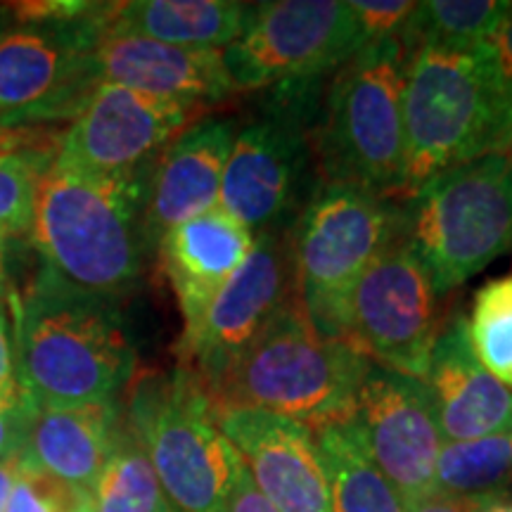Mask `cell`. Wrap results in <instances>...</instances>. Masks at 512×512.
Here are the masks:
<instances>
[{"mask_svg":"<svg viewBox=\"0 0 512 512\" xmlns=\"http://www.w3.org/2000/svg\"><path fill=\"white\" fill-rule=\"evenodd\" d=\"M252 3L238 0H131L107 10L105 34H131L190 50H226L238 41Z\"/></svg>","mask_w":512,"mask_h":512,"instance_id":"cell-22","label":"cell"},{"mask_svg":"<svg viewBox=\"0 0 512 512\" xmlns=\"http://www.w3.org/2000/svg\"><path fill=\"white\" fill-rule=\"evenodd\" d=\"M441 320L437 287L401 235L356 283L342 339L377 366L422 380Z\"/></svg>","mask_w":512,"mask_h":512,"instance_id":"cell-12","label":"cell"},{"mask_svg":"<svg viewBox=\"0 0 512 512\" xmlns=\"http://www.w3.org/2000/svg\"><path fill=\"white\" fill-rule=\"evenodd\" d=\"M347 427L403 501L432 494L444 439L420 380L368 361Z\"/></svg>","mask_w":512,"mask_h":512,"instance_id":"cell-14","label":"cell"},{"mask_svg":"<svg viewBox=\"0 0 512 512\" xmlns=\"http://www.w3.org/2000/svg\"><path fill=\"white\" fill-rule=\"evenodd\" d=\"M128 418L176 512H226L245 463L190 370L143 377Z\"/></svg>","mask_w":512,"mask_h":512,"instance_id":"cell-9","label":"cell"},{"mask_svg":"<svg viewBox=\"0 0 512 512\" xmlns=\"http://www.w3.org/2000/svg\"><path fill=\"white\" fill-rule=\"evenodd\" d=\"M29 406L24 399L17 377V354H15V330H12L10 313L0 297V408H22Z\"/></svg>","mask_w":512,"mask_h":512,"instance_id":"cell-32","label":"cell"},{"mask_svg":"<svg viewBox=\"0 0 512 512\" xmlns=\"http://www.w3.org/2000/svg\"><path fill=\"white\" fill-rule=\"evenodd\" d=\"M501 152H503L505 157H508V162H510V171H512V114H510V121H508V131H505V138H503Z\"/></svg>","mask_w":512,"mask_h":512,"instance_id":"cell-39","label":"cell"},{"mask_svg":"<svg viewBox=\"0 0 512 512\" xmlns=\"http://www.w3.org/2000/svg\"><path fill=\"white\" fill-rule=\"evenodd\" d=\"M150 171L93 174L53 157L36 188L29 238L46 275L67 290L117 304L138 285Z\"/></svg>","mask_w":512,"mask_h":512,"instance_id":"cell-1","label":"cell"},{"mask_svg":"<svg viewBox=\"0 0 512 512\" xmlns=\"http://www.w3.org/2000/svg\"><path fill=\"white\" fill-rule=\"evenodd\" d=\"M508 121L479 48L413 50L403 83V200L451 166L501 152Z\"/></svg>","mask_w":512,"mask_h":512,"instance_id":"cell-5","label":"cell"},{"mask_svg":"<svg viewBox=\"0 0 512 512\" xmlns=\"http://www.w3.org/2000/svg\"><path fill=\"white\" fill-rule=\"evenodd\" d=\"M510 8V0H425L401 31L408 53L422 46L477 48Z\"/></svg>","mask_w":512,"mask_h":512,"instance_id":"cell-25","label":"cell"},{"mask_svg":"<svg viewBox=\"0 0 512 512\" xmlns=\"http://www.w3.org/2000/svg\"><path fill=\"white\" fill-rule=\"evenodd\" d=\"M366 46L354 12L342 0L252 3L245 29L223 50L235 93L266 91L283 81L325 79Z\"/></svg>","mask_w":512,"mask_h":512,"instance_id":"cell-11","label":"cell"},{"mask_svg":"<svg viewBox=\"0 0 512 512\" xmlns=\"http://www.w3.org/2000/svg\"><path fill=\"white\" fill-rule=\"evenodd\" d=\"M486 67H489L491 79L498 91V98L503 100L508 117L512 114V0L505 17L498 22V27L491 31L489 38L479 43Z\"/></svg>","mask_w":512,"mask_h":512,"instance_id":"cell-31","label":"cell"},{"mask_svg":"<svg viewBox=\"0 0 512 512\" xmlns=\"http://www.w3.org/2000/svg\"><path fill=\"white\" fill-rule=\"evenodd\" d=\"M254 233L221 207L171 228L159 240L162 266L183 313V337L200 325L223 285L245 264Z\"/></svg>","mask_w":512,"mask_h":512,"instance_id":"cell-20","label":"cell"},{"mask_svg":"<svg viewBox=\"0 0 512 512\" xmlns=\"http://www.w3.org/2000/svg\"><path fill=\"white\" fill-rule=\"evenodd\" d=\"M408 57L401 36H389L366 43L337 69L313 128L318 181L356 185L403 200Z\"/></svg>","mask_w":512,"mask_h":512,"instance_id":"cell-4","label":"cell"},{"mask_svg":"<svg viewBox=\"0 0 512 512\" xmlns=\"http://www.w3.org/2000/svg\"><path fill=\"white\" fill-rule=\"evenodd\" d=\"M8 254L10 249L0 245V297H3L5 287H8Z\"/></svg>","mask_w":512,"mask_h":512,"instance_id":"cell-38","label":"cell"},{"mask_svg":"<svg viewBox=\"0 0 512 512\" xmlns=\"http://www.w3.org/2000/svg\"><path fill=\"white\" fill-rule=\"evenodd\" d=\"M328 470L332 512H408V503L363 451L347 425L316 430Z\"/></svg>","mask_w":512,"mask_h":512,"instance_id":"cell-23","label":"cell"},{"mask_svg":"<svg viewBox=\"0 0 512 512\" xmlns=\"http://www.w3.org/2000/svg\"><path fill=\"white\" fill-rule=\"evenodd\" d=\"M403 238L439 297L458 290L512 247V171L489 152L430 178L401 200Z\"/></svg>","mask_w":512,"mask_h":512,"instance_id":"cell-7","label":"cell"},{"mask_svg":"<svg viewBox=\"0 0 512 512\" xmlns=\"http://www.w3.org/2000/svg\"><path fill=\"white\" fill-rule=\"evenodd\" d=\"M261 496L278 512H332L328 470L316 434L264 411L214 413Z\"/></svg>","mask_w":512,"mask_h":512,"instance_id":"cell-16","label":"cell"},{"mask_svg":"<svg viewBox=\"0 0 512 512\" xmlns=\"http://www.w3.org/2000/svg\"><path fill=\"white\" fill-rule=\"evenodd\" d=\"M100 83L209 107L233 98L223 50H190L131 34H102L93 50Z\"/></svg>","mask_w":512,"mask_h":512,"instance_id":"cell-19","label":"cell"},{"mask_svg":"<svg viewBox=\"0 0 512 512\" xmlns=\"http://www.w3.org/2000/svg\"><path fill=\"white\" fill-rule=\"evenodd\" d=\"M325 79L283 81L266 88L259 107L240 121L223 171L219 207L261 233L290 226L309 200L313 128Z\"/></svg>","mask_w":512,"mask_h":512,"instance_id":"cell-8","label":"cell"},{"mask_svg":"<svg viewBox=\"0 0 512 512\" xmlns=\"http://www.w3.org/2000/svg\"><path fill=\"white\" fill-rule=\"evenodd\" d=\"M121 427L117 403L31 408L19 456L24 463L81 494H91L112 456Z\"/></svg>","mask_w":512,"mask_h":512,"instance_id":"cell-21","label":"cell"},{"mask_svg":"<svg viewBox=\"0 0 512 512\" xmlns=\"http://www.w3.org/2000/svg\"><path fill=\"white\" fill-rule=\"evenodd\" d=\"M434 491L463 498H510L512 434L441 446Z\"/></svg>","mask_w":512,"mask_h":512,"instance_id":"cell-24","label":"cell"},{"mask_svg":"<svg viewBox=\"0 0 512 512\" xmlns=\"http://www.w3.org/2000/svg\"><path fill=\"white\" fill-rule=\"evenodd\" d=\"M290 235L292 223L256 233L245 264L216 294L200 325L181 337V368L190 370L202 389H209L219 380L297 297Z\"/></svg>","mask_w":512,"mask_h":512,"instance_id":"cell-13","label":"cell"},{"mask_svg":"<svg viewBox=\"0 0 512 512\" xmlns=\"http://www.w3.org/2000/svg\"><path fill=\"white\" fill-rule=\"evenodd\" d=\"M467 332L479 363L512 392V273L475 294Z\"/></svg>","mask_w":512,"mask_h":512,"instance_id":"cell-27","label":"cell"},{"mask_svg":"<svg viewBox=\"0 0 512 512\" xmlns=\"http://www.w3.org/2000/svg\"><path fill=\"white\" fill-rule=\"evenodd\" d=\"M420 382L444 444L512 434V392L479 363L463 311L441 320Z\"/></svg>","mask_w":512,"mask_h":512,"instance_id":"cell-18","label":"cell"},{"mask_svg":"<svg viewBox=\"0 0 512 512\" xmlns=\"http://www.w3.org/2000/svg\"><path fill=\"white\" fill-rule=\"evenodd\" d=\"M15 354L31 408L110 403L136 370L117 304L67 290L41 273L17 302Z\"/></svg>","mask_w":512,"mask_h":512,"instance_id":"cell-2","label":"cell"},{"mask_svg":"<svg viewBox=\"0 0 512 512\" xmlns=\"http://www.w3.org/2000/svg\"><path fill=\"white\" fill-rule=\"evenodd\" d=\"M110 5L76 8L0 31V128L76 117L100 86L93 50Z\"/></svg>","mask_w":512,"mask_h":512,"instance_id":"cell-10","label":"cell"},{"mask_svg":"<svg viewBox=\"0 0 512 512\" xmlns=\"http://www.w3.org/2000/svg\"><path fill=\"white\" fill-rule=\"evenodd\" d=\"M491 501L496 498H463L432 491L408 503V512H489Z\"/></svg>","mask_w":512,"mask_h":512,"instance_id":"cell-33","label":"cell"},{"mask_svg":"<svg viewBox=\"0 0 512 512\" xmlns=\"http://www.w3.org/2000/svg\"><path fill=\"white\" fill-rule=\"evenodd\" d=\"M401 235V200L356 185L316 183L290 240L294 292L320 335L342 339L356 283Z\"/></svg>","mask_w":512,"mask_h":512,"instance_id":"cell-6","label":"cell"},{"mask_svg":"<svg viewBox=\"0 0 512 512\" xmlns=\"http://www.w3.org/2000/svg\"><path fill=\"white\" fill-rule=\"evenodd\" d=\"M5 512H91V494L67 489L22 460Z\"/></svg>","mask_w":512,"mask_h":512,"instance_id":"cell-29","label":"cell"},{"mask_svg":"<svg viewBox=\"0 0 512 512\" xmlns=\"http://www.w3.org/2000/svg\"><path fill=\"white\" fill-rule=\"evenodd\" d=\"M53 157L55 152L36 150V147L0 155V245L3 247L10 249L12 242L31 235L38 178Z\"/></svg>","mask_w":512,"mask_h":512,"instance_id":"cell-28","label":"cell"},{"mask_svg":"<svg viewBox=\"0 0 512 512\" xmlns=\"http://www.w3.org/2000/svg\"><path fill=\"white\" fill-rule=\"evenodd\" d=\"M349 5L366 43L401 36L415 8V3L408 0H351Z\"/></svg>","mask_w":512,"mask_h":512,"instance_id":"cell-30","label":"cell"},{"mask_svg":"<svg viewBox=\"0 0 512 512\" xmlns=\"http://www.w3.org/2000/svg\"><path fill=\"white\" fill-rule=\"evenodd\" d=\"M207 110L117 83H100L62 133L55 157L93 174H138Z\"/></svg>","mask_w":512,"mask_h":512,"instance_id":"cell-15","label":"cell"},{"mask_svg":"<svg viewBox=\"0 0 512 512\" xmlns=\"http://www.w3.org/2000/svg\"><path fill=\"white\" fill-rule=\"evenodd\" d=\"M226 512H278L271 503L261 496V491L256 489V484L252 482V475H249L247 465L245 470L240 472L238 484H235L233 496H230Z\"/></svg>","mask_w":512,"mask_h":512,"instance_id":"cell-35","label":"cell"},{"mask_svg":"<svg viewBox=\"0 0 512 512\" xmlns=\"http://www.w3.org/2000/svg\"><path fill=\"white\" fill-rule=\"evenodd\" d=\"M29 413L31 406L0 408V463L17 456L19 448H22Z\"/></svg>","mask_w":512,"mask_h":512,"instance_id":"cell-34","label":"cell"},{"mask_svg":"<svg viewBox=\"0 0 512 512\" xmlns=\"http://www.w3.org/2000/svg\"><path fill=\"white\" fill-rule=\"evenodd\" d=\"M19 463H22L19 453L0 463V512H5V505H8L12 484H15V477L19 472Z\"/></svg>","mask_w":512,"mask_h":512,"instance_id":"cell-36","label":"cell"},{"mask_svg":"<svg viewBox=\"0 0 512 512\" xmlns=\"http://www.w3.org/2000/svg\"><path fill=\"white\" fill-rule=\"evenodd\" d=\"M27 147H34V143L22 131H17V128H0V155L27 150Z\"/></svg>","mask_w":512,"mask_h":512,"instance_id":"cell-37","label":"cell"},{"mask_svg":"<svg viewBox=\"0 0 512 512\" xmlns=\"http://www.w3.org/2000/svg\"><path fill=\"white\" fill-rule=\"evenodd\" d=\"M91 512H176L145 448L121 430L91 491Z\"/></svg>","mask_w":512,"mask_h":512,"instance_id":"cell-26","label":"cell"},{"mask_svg":"<svg viewBox=\"0 0 512 512\" xmlns=\"http://www.w3.org/2000/svg\"><path fill=\"white\" fill-rule=\"evenodd\" d=\"M0 31H3V17H0Z\"/></svg>","mask_w":512,"mask_h":512,"instance_id":"cell-41","label":"cell"},{"mask_svg":"<svg viewBox=\"0 0 512 512\" xmlns=\"http://www.w3.org/2000/svg\"><path fill=\"white\" fill-rule=\"evenodd\" d=\"M366 363L347 342L320 335L294 297L204 394L214 413L264 411L316 432L351 420Z\"/></svg>","mask_w":512,"mask_h":512,"instance_id":"cell-3","label":"cell"},{"mask_svg":"<svg viewBox=\"0 0 512 512\" xmlns=\"http://www.w3.org/2000/svg\"><path fill=\"white\" fill-rule=\"evenodd\" d=\"M489 512H512V496L510 498H496V501H491Z\"/></svg>","mask_w":512,"mask_h":512,"instance_id":"cell-40","label":"cell"},{"mask_svg":"<svg viewBox=\"0 0 512 512\" xmlns=\"http://www.w3.org/2000/svg\"><path fill=\"white\" fill-rule=\"evenodd\" d=\"M238 128V117H202L159 152L147 181V245H159L171 228L219 207L223 171Z\"/></svg>","mask_w":512,"mask_h":512,"instance_id":"cell-17","label":"cell"}]
</instances>
